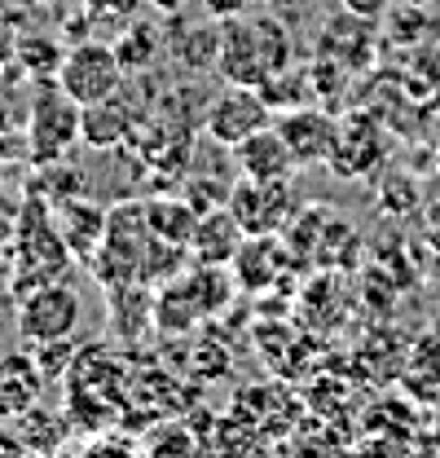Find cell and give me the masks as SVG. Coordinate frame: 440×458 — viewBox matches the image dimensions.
<instances>
[{"label": "cell", "instance_id": "25", "mask_svg": "<svg viewBox=\"0 0 440 458\" xmlns=\"http://www.w3.org/2000/svg\"><path fill=\"white\" fill-rule=\"evenodd\" d=\"M379 208H384V212H392V216H410V212L419 208V185H414L410 176L387 172L384 185H379Z\"/></svg>", "mask_w": 440, "mask_h": 458}, {"label": "cell", "instance_id": "23", "mask_svg": "<svg viewBox=\"0 0 440 458\" xmlns=\"http://www.w3.org/2000/svg\"><path fill=\"white\" fill-rule=\"evenodd\" d=\"M260 93H265V102H269V111H295L300 106V98H317L313 93V80H309V71L300 75L295 66H286V71H277L269 75L265 84H260Z\"/></svg>", "mask_w": 440, "mask_h": 458}, {"label": "cell", "instance_id": "5", "mask_svg": "<svg viewBox=\"0 0 440 458\" xmlns=\"http://www.w3.org/2000/svg\"><path fill=\"white\" fill-rule=\"evenodd\" d=\"M80 291L66 283H49L18 300V335L27 344L66 340L80 327Z\"/></svg>", "mask_w": 440, "mask_h": 458}, {"label": "cell", "instance_id": "17", "mask_svg": "<svg viewBox=\"0 0 440 458\" xmlns=\"http://www.w3.org/2000/svg\"><path fill=\"white\" fill-rule=\"evenodd\" d=\"M277 269H282V247H277L274 233H247V242L233 256V278H238V286L260 291V286L274 283Z\"/></svg>", "mask_w": 440, "mask_h": 458}, {"label": "cell", "instance_id": "35", "mask_svg": "<svg viewBox=\"0 0 440 458\" xmlns=\"http://www.w3.org/2000/svg\"><path fill=\"white\" fill-rule=\"evenodd\" d=\"M414 4H432V0H414Z\"/></svg>", "mask_w": 440, "mask_h": 458}, {"label": "cell", "instance_id": "24", "mask_svg": "<svg viewBox=\"0 0 440 458\" xmlns=\"http://www.w3.org/2000/svg\"><path fill=\"white\" fill-rule=\"evenodd\" d=\"M137 458H199L194 454V432H185V428H159V432H150V441L141 445V454Z\"/></svg>", "mask_w": 440, "mask_h": 458}, {"label": "cell", "instance_id": "13", "mask_svg": "<svg viewBox=\"0 0 440 458\" xmlns=\"http://www.w3.org/2000/svg\"><path fill=\"white\" fill-rule=\"evenodd\" d=\"M146 123V114L137 111L132 102H123L119 93L97 102V106H84L80 114V128H84V146L93 150H114V146H128L132 132Z\"/></svg>", "mask_w": 440, "mask_h": 458}, {"label": "cell", "instance_id": "34", "mask_svg": "<svg viewBox=\"0 0 440 458\" xmlns=\"http://www.w3.org/2000/svg\"><path fill=\"white\" fill-rule=\"evenodd\" d=\"M4 233H9V225H4V221H0V238H4Z\"/></svg>", "mask_w": 440, "mask_h": 458}, {"label": "cell", "instance_id": "3", "mask_svg": "<svg viewBox=\"0 0 440 458\" xmlns=\"http://www.w3.org/2000/svg\"><path fill=\"white\" fill-rule=\"evenodd\" d=\"M155 229L146 221V203H119L110 208L106 238L93 256V274L97 283L114 291V286H141V260L150 251Z\"/></svg>", "mask_w": 440, "mask_h": 458}, {"label": "cell", "instance_id": "1", "mask_svg": "<svg viewBox=\"0 0 440 458\" xmlns=\"http://www.w3.org/2000/svg\"><path fill=\"white\" fill-rule=\"evenodd\" d=\"M71 247L57 229L54 203L40 199V190L27 199V208L18 212L13 221V269H9V286H13V300L40 291L49 283H62L66 265H71Z\"/></svg>", "mask_w": 440, "mask_h": 458}, {"label": "cell", "instance_id": "33", "mask_svg": "<svg viewBox=\"0 0 440 458\" xmlns=\"http://www.w3.org/2000/svg\"><path fill=\"white\" fill-rule=\"evenodd\" d=\"M146 4H155L159 13H181V9H185L190 0H146Z\"/></svg>", "mask_w": 440, "mask_h": 458}, {"label": "cell", "instance_id": "31", "mask_svg": "<svg viewBox=\"0 0 440 458\" xmlns=\"http://www.w3.org/2000/svg\"><path fill=\"white\" fill-rule=\"evenodd\" d=\"M13 54H18V40L0 27V75H4V71H13Z\"/></svg>", "mask_w": 440, "mask_h": 458}, {"label": "cell", "instance_id": "20", "mask_svg": "<svg viewBox=\"0 0 440 458\" xmlns=\"http://www.w3.org/2000/svg\"><path fill=\"white\" fill-rule=\"evenodd\" d=\"M62 57L66 54L54 45V36H22V40H18V54H13V66H18L27 80H54Z\"/></svg>", "mask_w": 440, "mask_h": 458}, {"label": "cell", "instance_id": "21", "mask_svg": "<svg viewBox=\"0 0 440 458\" xmlns=\"http://www.w3.org/2000/svg\"><path fill=\"white\" fill-rule=\"evenodd\" d=\"M159 45H164V31H159V27L132 22V27L123 31V40L114 45V54L123 62V71L132 75V71H150V62L159 57Z\"/></svg>", "mask_w": 440, "mask_h": 458}, {"label": "cell", "instance_id": "32", "mask_svg": "<svg viewBox=\"0 0 440 458\" xmlns=\"http://www.w3.org/2000/svg\"><path fill=\"white\" fill-rule=\"evenodd\" d=\"M31 450L18 441V437H0V458H27Z\"/></svg>", "mask_w": 440, "mask_h": 458}, {"label": "cell", "instance_id": "16", "mask_svg": "<svg viewBox=\"0 0 440 458\" xmlns=\"http://www.w3.org/2000/svg\"><path fill=\"white\" fill-rule=\"evenodd\" d=\"M317 54L334 57V62H339V66H348V71L366 66L370 54H375V18H357V13H348V9H343V18L326 22Z\"/></svg>", "mask_w": 440, "mask_h": 458}, {"label": "cell", "instance_id": "12", "mask_svg": "<svg viewBox=\"0 0 440 458\" xmlns=\"http://www.w3.org/2000/svg\"><path fill=\"white\" fill-rule=\"evenodd\" d=\"M54 216H57L62 238H66V247H71V256L84 260V265H93V256H97V247H102V238H106V221H110L106 208H97V203H89V199L80 194V199L54 203Z\"/></svg>", "mask_w": 440, "mask_h": 458}, {"label": "cell", "instance_id": "11", "mask_svg": "<svg viewBox=\"0 0 440 458\" xmlns=\"http://www.w3.org/2000/svg\"><path fill=\"white\" fill-rule=\"evenodd\" d=\"M233 164L251 181H291V172L300 168L295 155H291V146H286V137L277 132V123L251 132L242 146H233Z\"/></svg>", "mask_w": 440, "mask_h": 458}, {"label": "cell", "instance_id": "10", "mask_svg": "<svg viewBox=\"0 0 440 458\" xmlns=\"http://www.w3.org/2000/svg\"><path fill=\"white\" fill-rule=\"evenodd\" d=\"M277 132L286 137L295 164H326L330 150H334V137H339V119L330 111H317V106H295V111H282Z\"/></svg>", "mask_w": 440, "mask_h": 458}, {"label": "cell", "instance_id": "29", "mask_svg": "<svg viewBox=\"0 0 440 458\" xmlns=\"http://www.w3.org/2000/svg\"><path fill=\"white\" fill-rule=\"evenodd\" d=\"M348 13H357V18H387V9L396 4V0H339Z\"/></svg>", "mask_w": 440, "mask_h": 458}, {"label": "cell", "instance_id": "27", "mask_svg": "<svg viewBox=\"0 0 440 458\" xmlns=\"http://www.w3.org/2000/svg\"><path fill=\"white\" fill-rule=\"evenodd\" d=\"M141 450H132L128 441H119V437H102V441H93L84 458H137Z\"/></svg>", "mask_w": 440, "mask_h": 458}, {"label": "cell", "instance_id": "14", "mask_svg": "<svg viewBox=\"0 0 440 458\" xmlns=\"http://www.w3.org/2000/svg\"><path fill=\"white\" fill-rule=\"evenodd\" d=\"M242 242H247V229L238 225V216L224 203V208H212V212L199 216V229L190 238V256L199 265H233Z\"/></svg>", "mask_w": 440, "mask_h": 458}, {"label": "cell", "instance_id": "7", "mask_svg": "<svg viewBox=\"0 0 440 458\" xmlns=\"http://www.w3.org/2000/svg\"><path fill=\"white\" fill-rule=\"evenodd\" d=\"M203 128H207V137L224 146V150H233V146H242L251 132H260V128H269V102H265V93L260 89H242V84H229L224 93H220L216 102L207 106V119H203Z\"/></svg>", "mask_w": 440, "mask_h": 458}, {"label": "cell", "instance_id": "2", "mask_svg": "<svg viewBox=\"0 0 440 458\" xmlns=\"http://www.w3.org/2000/svg\"><path fill=\"white\" fill-rule=\"evenodd\" d=\"M80 114H84V106L71 102V98L62 93V84L36 80L31 111H27V159H31L36 168L62 164V159L71 155V146L84 141Z\"/></svg>", "mask_w": 440, "mask_h": 458}, {"label": "cell", "instance_id": "9", "mask_svg": "<svg viewBox=\"0 0 440 458\" xmlns=\"http://www.w3.org/2000/svg\"><path fill=\"white\" fill-rule=\"evenodd\" d=\"M387 159V132L370 119V114H348L339 119V137L330 150V168H339L343 176H370Z\"/></svg>", "mask_w": 440, "mask_h": 458}, {"label": "cell", "instance_id": "26", "mask_svg": "<svg viewBox=\"0 0 440 458\" xmlns=\"http://www.w3.org/2000/svg\"><path fill=\"white\" fill-rule=\"evenodd\" d=\"M414 370L427 375L432 384H440V335H427V340L414 348Z\"/></svg>", "mask_w": 440, "mask_h": 458}, {"label": "cell", "instance_id": "15", "mask_svg": "<svg viewBox=\"0 0 440 458\" xmlns=\"http://www.w3.org/2000/svg\"><path fill=\"white\" fill-rule=\"evenodd\" d=\"M150 318H155V327L164 331V335H190L203 318H212L207 313V304H203V295L194 291V283L181 274V278H172V283L159 286V295L150 300Z\"/></svg>", "mask_w": 440, "mask_h": 458}, {"label": "cell", "instance_id": "22", "mask_svg": "<svg viewBox=\"0 0 440 458\" xmlns=\"http://www.w3.org/2000/svg\"><path fill=\"white\" fill-rule=\"evenodd\" d=\"M13 437L31 450V454H54V445L66 437V428H62V419L54 414H45V410H22L18 414V428H13Z\"/></svg>", "mask_w": 440, "mask_h": 458}, {"label": "cell", "instance_id": "6", "mask_svg": "<svg viewBox=\"0 0 440 458\" xmlns=\"http://www.w3.org/2000/svg\"><path fill=\"white\" fill-rule=\"evenodd\" d=\"M216 75L224 84H242V89H260L274 75V62L260 45L256 18L238 13L220 22V57H216Z\"/></svg>", "mask_w": 440, "mask_h": 458}, {"label": "cell", "instance_id": "28", "mask_svg": "<svg viewBox=\"0 0 440 458\" xmlns=\"http://www.w3.org/2000/svg\"><path fill=\"white\" fill-rule=\"evenodd\" d=\"M31 111V106H27ZM27 111L18 106V93H9V89H0V128H9V132H18V119H27Z\"/></svg>", "mask_w": 440, "mask_h": 458}, {"label": "cell", "instance_id": "30", "mask_svg": "<svg viewBox=\"0 0 440 458\" xmlns=\"http://www.w3.org/2000/svg\"><path fill=\"white\" fill-rule=\"evenodd\" d=\"M203 13H207V18H216V22H224V18L247 13V0H203Z\"/></svg>", "mask_w": 440, "mask_h": 458}, {"label": "cell", "instance_id": "18", "mask_svg": "<svg viewBox=\"0 0 440 458\" xmlns=\"http://www.w3.org/2000/svg\"><path fill=\"white\" fill-rule=\"evenodd\" d=\"M172 57L185 71H216L220 22L216 18H207V22H181L176 36H172Z\"/></svg>", "mask_w": 440, "mask_h": 458}, {"label": "cell", "instance_id": "19", "mask_svg": "<svg viewBox=\"0 0 440 458\" xmlns=\"http://www.w3.org/2000/svg\"><path fill=\"white\" fill-rule=\"evenodd\" d=\"M199 208L185 199V194H167V199H146V221L150 229L167 238V242H181V247H190V238H194V229H199Z\"/></svg>", "mask_w": 440, "mask_h": 458}, {"label": "cell", "instance_id": "8", "mask_svg": "<svg viewBox=\"0 0 440 458\" xmlns=\"http://www.w3.org/2000/svg\"><path fill=\"white\" fill-rule=\"evenodd\" d=\"M229 212L247 233H277L295 212V190L291 181H251L242 176L229 190Z\"/></svg>", "mask_w": 440, "mask_h": 458}, {"label": "cell", "instance_id": "4", "mask_svg": "<svg viewBox=\"0 0 440 458\" xmlns=\"http://www.w3.org/2000/svg\"><path fill=\"white\" fill-rule=\"evenodd\" d=\"M123 62L114 54V45H102V40H80L75 49H66L62 66H57V84L71 102L80 106H97L119 93L123 84Z\"/></svg>", "mask_w": 440, "mask_h": 458}]
</instances>
